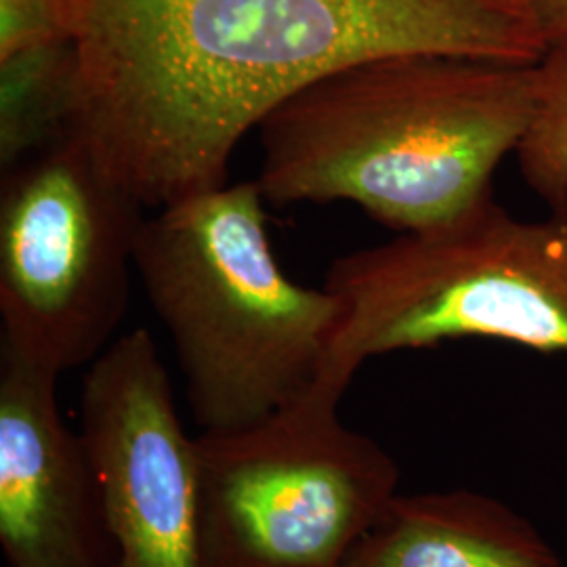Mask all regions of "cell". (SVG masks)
<instances>
[{
  "instance_id": "6da1fadb",
  "label": "cell",
  "mask_w": 567,
  "mask_h": 567,
  "mask_svg": "<svg viewBox=\"0 0 567 567\" xmlns=\"http://www.w3.org/2000/svg\"><path fill=\"white\" fill-rule=\"evenodd\" d=\"M74 131L143 204L227 183L236 145L307 82L358 61L452 53L536 63L511 0H76Z\"/></svg>"
},
{
  "instance_id": "7a4b0ae2",
  "label": "cell",
  "mask_w": 567,
  "mask_h": 567,
  "mask_svg": "<svg viewBox=\"0 0 567 567\" xmlns=\"http://www.w3.org/2000/svg\"><path fill=\"white\" fill-rule=\"evenodd\" d=\"M540 61L402 53L307 82L259 122L276 204H358L400 234L482 203L540 107Z\"/></svg>"
},
{
  "instance_id": "3957f363",
  "label": "cell",
  "mask_w": 567,
  "mask_h": 567,
  "mask_svg": "<svg viewBox=\"0 0 567 567\" xmlns=\"http://www.w3.org/2000/svg\"><path fill=\"white\" fill-rule=\"evenodd\" d=\"M257 182L221 185L143 219L135 271L179 360L200 433L257 425L328 379L343 305L290 280Z\"/></svg>"
},
{
  "instance_id": "277c9868",
  "label": "cell",
  "mask_w": 567,
  "mask_h": 567,
  "mask_svg": "<svg viewBox=\"0 0 567 567\" xmlns=\"http://www.w3.org/2000/svg\"><path fill=\"white\" fill-rule=\"evenodd\" d=\"M343 305L334 362H364L456 339L567 351V217L522 221L492 196L423 231L330 265Z\"/></svg>"
},
{
  "instance_id": "5b68a950",
  "label": "cell",
  "mask_w": 567,
  "mask_h": 567,
  "mask_svg": "<svg viewBox=\"0 0 567 567\" xmlns=\"http://www.w3.org/2000/svg\"><path fill=\"white\" fill-rule=\"evenodd\" d=\"M347 386L196 435L204 567H344L400 486L385 447L341 423Z\"/></svg>"
},
{
  "instance_id": "8992f818",
  "label": "cell",
  "mask_w": 567,
  "mask_h": 567,
  "mask_svg": "<svg viewBox=\"0 0 567 567\" xmlns=\"http://www.w3.org/2000/svg\"><path fill=\"white\" fill-rule=\"evenodd\" d=\"M143 204L72 131L2 171V347L63 374L114 343Z\"/></svg>"
},
{
  "instance_id": "52a82bcc",
  "label": "cell",
  "mask_w": 567,
  "mask_h": 567,
  "mask_svg": "<svg viewBox=\"0 0 567 567\" xmlns=\"http://www.w3.org/2000/svg\"><path fill=\"white\" fill-rule=\"evenodd\" d=\"M81 423L118 567H204L196 437L147 330L116 339L91 364Z\"/></svg>"
},
{
  "instance_id": "ba28073f",
  "label": "cell",
  "mask_w": 567,
  "mask_h": 567,
  "mask_svg": "<svg viewBox=\"0 0 567 567\" xmlns=\"http://www.w3.org/2000/svg\"><path fill=\"white\" fill-rule=\"evenodd\" d=\"M60 372L0 347V545L11 567H112L116 547Z\"/></svg>"
},
{
  "instance_id": "9c48e42d",
  "label": "cell",
  "mask_w": 567,
  "mask_h": 567,
  "mask_svg": "<svg viewBox=\"0 0 567 567\" xmlns=\"http://www.w3.org/2000/svg\"><path fill=\"white\" fill-rule=\"evenodd\" d=\"M344 567H564L540 529L505 503L447 489L395 494Z\"/></svg>"
},
{
  "instance_id": "30bf717a",
  "label": "cell",
  "mask_w": 567,
  "mask_h": 567,
  "mask_svg": "<svg viewBox=\"0 0 567 567\" xmlns=\"http://www.w3.org/2000/svg\"><path fill=\"white\" fill-rule=\"evenodd\" d=\"M79 53L74 41L0 60V166L42 152L74 131Z\"/></svg>"
},
{
  "instance_id": "8fae6325",
  "label": "cell",
  "mask_w": 567,
  "mask_h": 567,
  "mask_svg": "<svg viewBox=\"0 0 567 567\" xmlns=\"http://www.w3.org/2000/svg\"><path fill=\"white\" fill-rule=\"evenodd\" d=\"M540 81V107L517 156L529 187L567 217V44L548 49Z\"/></svg>"
},
{
  "instance_id": "7c38bea8",
  "label": "cell",
  "mask_w": 567,
  "mask_h": 567,
  "mask_svg": "<svg viewBox=\"0 0 567 567\" xmlns=\"http://www.w3.org/2000/svg\"><path fill=\"white\" fill-rule=\"evenodd\" d=\"M76 23V0H0V60L74 41Z\"/></svg>"
},
{
  "instance_id": "4fadbf2b",
  "label": "cell",
  "mask_w": 567,
  "mask_h": 567,
  "mask_svg": "<svg viewBox=\"0 0 567 567\" xmlns=\"http://www.w3.org/2000/svg\"><path fill=\"white\" fill-rule=\"evenodd\" d=\"M548 49L567 44V0H511Z\"/></svg>"
},
{
  "instance_id": "5bb4252c",
  "label": "cell",
  "mask_w": 567,
  "mask_h": 567,
  "mask_svg": "<svg viewBox=\"0 0 567 567\" xmlns=\"http://www.w3.org/2000/svg\"><path fill=\"white\" fill-rule=\"evenodd\" d=\"M112 567H118V564H114V566H112Z\"/></svg>"
}]
</instances>
